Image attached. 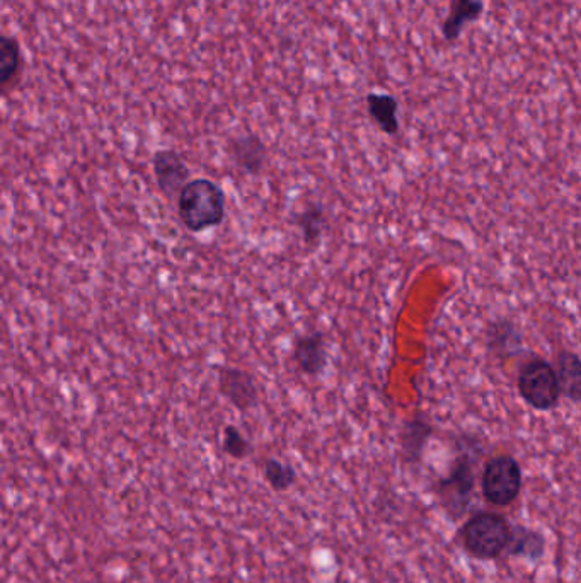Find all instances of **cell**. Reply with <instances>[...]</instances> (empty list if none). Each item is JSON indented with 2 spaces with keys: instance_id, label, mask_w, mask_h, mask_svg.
<instances>
[{
  "instance_id": "14",
  "label": "cell",
  "mask_w": 581,
  "mask_h": 583,
  "mask_svg": "<svg viewBox=\"0 0 581 583\" xmlns=\"http://www.w3.org/2000/svg\"><path fill=\"white\" fill-rule=\"evenodd\" d=\"M433 434V426L423 413L415 414L403 425L401 454L408 464H417Z\"/></svg>"
},
{
  "instance_id": "5",
  "label": "cell",
  "mask_w": 581,
  "mask_h": 583,
  "mask_svg": "<svg viewBox=\"0 0 581 583\" xmlns=\"http://www.w3.org/2000/svg\"><path fill=\"white\" fill-rule=\"evenodd\" d=\"M523 486L522 468L514 456L502 454L490 459L481 474L484 500L495 507H508L520 497Z\"/></svg>"
},
{
  "instance_id": "11",
  "label": "cell",
  "mask_w": 581,
  "mask_h": 583,
  "mask_svg": "<svg viewBox=\"0 0 581 583\" xmlns=\"http://www.w3.org/2000/svg\"><path fill=\"white\" fill-rule=\"evenodd\" d=\"M484 0H450L448 14L441 24L442 40L456 45L469 24L478 23L484 16Z\"/></svg>"
},
{
  "instance_id": "18",
  "label": "cell",
  "mask_w": 581,
  "mask_h": 583,
  "mask_svg": "<svg viewBox=\"0 0 581 583\" xmlns=\"http://www.w3.org/2000/svg\"><path fill=\"white\" fill-rule=\"evenodd\" d=\"M263 476L275 492H287L297 481V471L290 462L268 458L263 462Z\"/></svg>"
},
{
  "instance_id": "8",
  "label": "cell",
  "mask_w": 581,
  "mask_h": 583,
  "mask_svg": "<svg viewBox=\"0 0 581 583\" xmlns=\"http://www.w3.org/2000/svg\"><path fill=\"white\" fill-rule=\"evenodd\" d=\"M292 359L300 374L309 379H319L330 365L326 335L322 332H309L295 338Z\"/></svg>"
},
{
  "instance_id": "15",
  "label": "cell",
  "mask_w": 581,
  "mask_h": 583,
  "mask_svg": "<svg viewBox=\"0 0 581 583\" xmlns=\"http://www.w3.org/2000/svg\"><path fill=\"white\" fill-rule=\"evenodd\" d=\"M556 374L559 379L561 395L568 401L580 405L581 402V357L570 350H561L556 353Z\"/></svg>"
},
{
  "instance_id": "3",
  "label": "cell",
  "mask_w": 581,
  "mask_h": 583,
  "mask_svg": "<svg viewBox=\"0 0 581 583\" xmlns=\"http://www.w3.org/2000/svg\"><path fill=\"white\" fill-rule=\"evenodd\" d=\"M475 489V459L469 450L454 459L447 476L436 481L435 493L450 519H460L468 513Z\"/></svg>"
},
{
  "instance_id": "16",
  "label": "cell",
  "mask_w": 581,
  "mask_h": 583,
  "mask_svg": "<svg viewBox=\"0 0 581 583\" xmlns=\"http://www.w3.org/2000/svg\"><path fill=\"white\" fill-rule=\"evenodd\" d=\"M21 45L16 36H0V86L8 89L20 75L23 57H21Z\"/></svg>"
},
{
  "instance_id": "19",
  "label": "cell",
  "mask_w": 581,
  "mask_h": 583,
  "mask_svg": "<svg viewBox=\"0 0 581 583\" xmlns=\"http://www.w3.org/2000/svg\"><path fill=\"white\" fill-rule=\"evenodd\" d=\"M222 450L227 454L228 458L240 461V459L248 458L252 446L249 438L240 432V429L228 423V425L224 426V432H222Z\"/></svg>"
},
{
  "instance_id": "6",
  "label": "cell",
  "mask_w": 581,
  "mask_h": 583,
  "mask_svg": "<svg viewBox=\"0 0 581 583\" xmlns=\"http://www.w3.org/2000/svg\"><path fill=\"white\" fill-rule=\"evenodd\" d=\"M217 389L219 395L236 408L237 411L248 413L260 405V387L256 383L255 375L244 371L240 367L221 365L215 367Z\"/></svg>"
},
{
  "instance_id": "10",
  "label": "cell",
  "mask_w": 581,
  "mask_h": 583,
  "mask_svg": "<svg viewBox=\"0 0 581 583\" xmlns=\"http://www.w3.org/2000/svg\"><path fill=\"white\" fill-rule=\"evenodd\" d=\"M290 224L299 231L304 246L309 251L321 248L326 233V209L321 201L312 200L290 213Z\"/></svg>"
},
{
  "instance_id": "4",
  "label": "cell",
  "mask_w": 581,
  "mask_h": 583,
  "mask_svg": "<svg viewBox=\"0 0 581 583\" xmlns=\"http://www.w3.org/2000/svg\"><path fill=\"white\" fill-rule=\"evenodd\" d=\"M517 386L523 401L537 411L556 410L563 396L556 369L541 357L523 363Z\"/></svg>"
},
{
  "instance_id": "1",
  "label": "cell",
  "mask_w": 581,
  "mask_h": 583,
  "mask_svg": "<svg viewBox=\"0 0 581 583\" xmlns=\"http://www.w3.org/2000/svg\"><path fill=\"white\" fill-rule=\"evenodd\" d=\"M177 218L188 233L201 234L224 224L227 197L210 177H191L177 197Z\"/></svg>"
},
{
  "instance_id": "12",
  "label": "cell",
  "mask_w": 581,
  "mask_h": 583,
  "mask_svg": "<svg viewBox=\"0 0 581 583\" xmlns=\"http://www.w3.org/2000/svg\"><path fill=\"white\" fill-rule=\"evenodd\" d=\"M367 111H369L370 120L378 125L382 134L394 135L401 131L399 123V101L396 96L390 92H369L366 98Z\"/></svg>"
},
{
  "instance_id": "9",
  "label": "cell",
  "mask_w": 581,
  "mask_h": 583,
  "mask_svg": "<svg viewBox=\"0 0 581 583\" xmlns=\"http://www.w3.org/2000/svg\"><path fill=\"white\" fill-rule=\"evenodd\" d=\"M227 152L237 171L249 177H260L267 170L268 147L260 135L240 134L228 138Z\"/></svg>"
},
{
  "instance_id": "13",
  "label": "cell",
  "mask_w": 581,
  "mask_h": 583,
  "mask_svg": "<svg viewBox=\"0 0 581 583\" xmlns=\"http://www.w3.org/2000/svg\"><path fill=\"white\" fill-rule=\"evenodd\" d=\"M487 350L495 353L498 359L507 360L523 351V336L517 330L514 321L496 320L487 326Z\"/></svg>"
},
{
  "instance_id": "17",
  "label": "cell",
  "mask_w": 581,
  "mask_h": 583,
  "mask_svg": "<svg viewBox=\"0 0 581 583\" xmlns=\"http://www.w3.org/2000/svg\"><path fill=\"white\" fill-rule=\"evenodd\" d=\"M546 548L544 537L537 531L526 528H514L510 548L507 553L514 556H523L529 560H539Z\"/></svg>"
},
{
  "instance_id": "2",
  "label": "cell",
  "mask_w": 581,
  "mask_h": 583,
  "mask_svg": "<svg viewBox=\"0 0 581 583\" xmlns=\"http://www.w3.org/2000/svg\"><path fill=\"white\" fill-rule=\"evenodd\" d=\"M514 528L496 512H478L460 529V543L475 560L492 561L510 548Z\"/></svg>"
},
{
  "instance_id": "7",
  "label": "cell",
  "mask_w": 581,
  "mask_h": 583,
  "mask_svg": "<svg viewBox=\"0 0 581 583\" xmlns=\"http://www.w3.org/2000/svg\"><path fill=\"white\" fill-rule=\"evenodd\" d=\"M152 173L159 191L168 200L180 197L191 179V170L183 156L174 149H158L152 154Z\"/></svg>"
}]
</instances>
